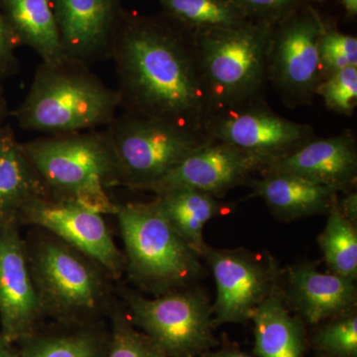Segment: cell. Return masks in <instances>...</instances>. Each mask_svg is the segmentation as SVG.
<instances>
[{
  "instance_id": "484cf974",
  "label": "cell",
  "mask_w": 357,
  "mask_h": 357,
  "mask_svg": "<svg viewBox=\"0 0 357 357\" xmlns=\"http://www.w3.org/2000/svg\"><path fill=\"white\" fill-rule=\"evenodd\" d=\"M109 319L110 337L105 357H167L152 338L131 323L121 300Z\"/></svg>"
},
{
  "instance_id": "3957f363",
  "label": "cell",
  "mask_w": 357,
  "mask_h": 357,
  "mask_svg": "<svg viewBox=\"0 0 357 357\" xmlns=\"http://www.w3.org/2000/svg\"><path fill=\"white\" fill-rule=\"evenodd\" d=\"M119 107L116 89L103 84L89 66L65 58L40 64L13 115L25 130L60 135L107 126Z\"/></svg>"
},
{
  "instance_id": "7c38bea8",
  "label": "cell",
  "mask_w": 357,
  "mask_h": 357,
  "mask_svg": "<svg viewBox=\"0 0 357 357\" xmlns=\"http://www.w3.org/2000/svg\"><path fill=\"white\" fill-rule=\"evenodd\" d=\"M21 227L46 230L86 253L109 270L117 282L126 271V256L117 248L102 215L75 202L44 198L21 211Z\"/></svg>"
},
{
  "instance_id": "d6986e66",
  "label": "cell",
  "mask_w": 357,
  "mask_h": 357,
  "mask_svg": "<svg viewBox=\"0 0 357 357\" xmlns=\"http://www.w3.org/2000/svg\"><path fill=\"white\" fill-rule=\"evenodd\" d=\"M49 194L13 128L0 130V222H18L21 211ZM21 227V225H20Z\"/></svg>"
},
{
  "instance_id": "e575fe53",
  "label": "cell",
  "mask_w": 357,
  "mask_h": 357,
  "mask_svg": "<svg viewBox=\"0 0 357 357\" xmlns=\"http://www.w3.org/2000/svg\"><path fill=\"white\" fill-rule=\"evenodd\" d=\"M7 114H8V109H7L6 100V98H4L1 86H0V130H1V128L4 126L3 123Z\"/></svg>"
},
{
  "instance_id": "cb8c5ba5",
  "label": "cell",
  "mask_w": 357,
  "mask_h": 357,
  "mask_svg": "<svg viewBox=\"0 0 357 357\" xmlns=\"http://www.w3.org/2000/svg\"><path fill=\"white\" fill-rule=\"evenodd\" d=\"M167 17L191 32L238 27L253 20L231 0H159Z\"/></svg>"
},
{
  "instance_id": "4dcf8cb0",
  "label": "cell",
  "mask_w": 357,
  "mask_h": 357,
  "mask_svg": "<svg viewBox=\"0 0 357 357\" xmlns=\"http://www.w3.org/2000/svg\"><path fill=\"white\" fill-rule=\"evenodd\" d=\"M18 42L14 36L6 16L0 10V79L15 74L18 70V60L15 49Z\"/></svg>"
},
{
  "instance_id": "9a60e30c",
  "label": "cell",
  "mask_w": 357,
  "mask_h": 357,
  "mask_svg": "<svg viewBox=\"0 0 357 357\" xmlns=\"http://www.w3.org/2000/svg\"><path fill=\"white\" fill-rule=\"evenodd\" d=\"M65 57L89 66L109 57L121 0H51Z\"/></svg>"
},
{
  "instance_id": "44dd1931",
  "label": "cell",
  "mask_w": 357,
  "mask_h": 357,
  "mask_svg": "<svg viewBox=\"0 0 357 357\" xmlns=\"http://www.w3.org/2000/svg\"><path fill=\"white\" fill-rule=\"evenodd\" d=\"M250 319L255 325L256 356L305 357L306 323L290 314L280 285L256 307Z\"/></svg>"
},
{
  "instance_id": "83f0119b",
  "label": "cell",
  "mask_w": 357,
  "mask_h": 357,
  "mask_svg": "<svg viewBox=\"0 0 357 357\" xmlns=\"http://www.w3.org/2000/svg\"><path fill=\"white\" fill-rule=\"evenodd\" d=\"M317 96L324 98L331 112L351 116L357 105V67H347L326 77Z\"/></svg>"
},
{
  "instance_id": "30bf717a",
  "label": "cell",
  "mask_w": 357,
  "mask_h": 357,
  "mask_svg": "<svg viewBox=\"0 0 357 357\" xmlns=\"http://www.w3.org/2000/svg\"><path fill=\"white\" fill-rule=\"evenodd\" d=\"M204 132L252 159L260 172L316 137L312 126L277 114L264 100L211 114Z\"/></svg>"
},
{
  "instance_id": "6da1fadb",
  "label": "cell",
  "mask_w": 357,
  "mask_h": 357,
  "mask_svg": "<svg viewBox=\"0 0 357 357\" xmlns=\"http://www.w3.org/2000/svg\"><path fill=\"white\" fill-rule=\"evenodd\" d=\"M109 57L124 112L204 131L211 107L191 31L121 14Z\"/></svg>"
},
{
  "instance_id": "603a6c76",
  "label": "cell",
  "mask_w": 357,
  "mask_h": 357,
  "mask_svg": "<svg viewBox=\"0 0 357 357\" xmlns=\"http://www.w3.org/2000/svg\"><path fill=\"white\" fill-rule=\"evenodd\" d=\"M176 232L202 258L208 244L204 241V229L211 218L218 217L227 204L210 194L178 190L155 196L153 199Z\"/></svg>"
},
{
  "instance_id": "f1b7e54d",
  "label": "cell",
  "mask_w": 357,
  "mask_h": 357,
  "mask_svg": "<svg viewBox=\"0 0 357 357\" xmlns=\"http://www.w3.org/2000/svg\"><path fill=\"white\" fill-rule=\"evenodd\" d=\"M319 62L324 79L347 67H357V39L326 27L319 41Z\"/></svg>"
},
{
  "instance_id": "1f68e13d",
  "label": "cell",
  "mask_w": 357,
  "mask_h": 357,
  "mask_svg": "<svg viewBox=\"0 0 357 357\" xmlns=\"http://www.w3.org/2000/svg\"><path fill=\"white\" fill-rule=\"evenodd\" d=\"M344 194V198L337 199V206L347 220H351L354 225H357V192L356 190H351Z\"/></svg>"
},
{
  "instance_id": "277c9868",
  "label": "cell",
  "mask_w": 357,
  "mask_h": 357,
  "mask_svg": "<svg viewBox=\"0 0 357 357\" xmlns=\"http://www.w3.org/2000/svg\"><path fill=\"white\" fill-rule=\"evenodd\" d=\"M53 199L75 202L100 215H116L107 190L117 187L116 161L107 131L49 135L22 143Z\"/></svg>"
},
{
  "instance_id": "4fadbf2b",
  "label": "cell",
  "mask_w": 357,
  "mask_h": 357,
  "mask_svg": "<svg viewBox=\"0 0 357 357\" xmlns=\"http://www.w3.org/2000/svg\"><path fill=\"white\" fill-rule=\"evenodd\" d=\"M18 222H0V325L13 344L34 333L45 317L33 283Z\"/></svg>"
},
{
  "instance_id": "e0dca14e",
  "label": "cell",
  "mask_w": 357,
  "mask_h": 357,
  "mask_svg": "<svg viewBox=\"0 0 357 357\" xmlns=\"http://www.w3.org/2000/svg\"><path fill=\"white\" fill-rule=\"evenodd\" d=\"M285 278L286 287L280 286L286 304L309 325H319L356 310V281L321 273L310 261L289 267Z\"/></svg>"
},
{
  "instance_id": "2e32d148",
  "label": "cell",
  "mask_w": 357,
  "mask_h": 357,
  "mask_svg": "<svg viewBox=\"0 0 357 357\" xmlns=\"http://www.w3.org/2000/svg\"><path fill=\"white\" fill-rule=\"evenodd\" d=\"M264 171L292 174L340 192L354 190L357 182V145L352 131L328 138L314 137Z\"/></svg>"
},
{
  "instance_id": "7402d4cb",
  "label": "cell",
  "mask_w": 357,
  "mask_h": 357,
  "mask_svg": "<svg viewBox=\"0 0 357 357\" xmlns=\"http://www.w3.org/2000/svg\"><path fill=\"white\" fill-rule=\"evenodd\" d=\"M1 4L18 44L36 52L44 63L66 58L51 0H1Z\"/></svg>"
},
{
  "instance_id": "836d02e7",
  "label": "cell",
  "mask_w": 357,
  "mask_h": 357,
  "mask_svg": "<svg viewBox=\"0 0 357 357\" xmlns=\"http://www.w3.org/2000/svg\"><path fill=\"white\" fill-rule=\"evenodd\" d=\"M0 357H20V351L15 344L7 340L0 333Z\"/></svg>"
},
{
  "instance_id": "d4e9b609",
  "label": "cell",
  "mask_w": 357,
  "mask_h": 357,
  "mask_svg": "<svg viewBox=\"0 0 357 357\" xmlns=\"http://www.w3.org/2000/svg\"><path fill=\"white\" fill-rule=\"evenodd\" d=\"M328 215L325 229L318 237L326 265L331 273L356 281V225L342 215L337 202L328 211Z\"/></svg>"
},
{
  "instance_id": "d6a6232c",
  "label": "cell",
  "mask_w": 357,
  "mask_h": 357,
  "mask_svg": "<svg viewBox=\"0 0 357 357\" xmlns=\"http://www.w3.org/2000/svg\"><path fill=\"white\" fill-rule=\"evenodd\" d=\"M199 357H251L244 354L238 347L232 344H225L222 349L215 351H206L202 354Z\"/></svg>"
},
{
  "instance_id": "8fae6325",
  "label": "cell",
  "mask_w": 357,
  "mask_h": 357,
  "mask_svg": "<svg viewBox=\"0 0 357 357\" xmlns=\"http://www.w3.org/2000/svg\"><path fill=\"white\" fill-rule=\"evenodd\" d=\"M203 258L213 272L217 287L213 305L215 326L245 324L256 307L280 285L278 263L268 253L208 245Z\"/></svg>"
},
{
  "instance_id": "7a4b0ae2",
  "label": "cell",
  "mask_w": 357,
  "mask_h": 357,
  "mask_svg": "<svg viewBox=\"0 0 357 357\" xmlns=\"http://www.w3.org/2000/svg\"><path fill=\"white\" fill-rule=\"evenodd\" d=\"M24 239L45 319L59 323H93L109 318L119 301V282L107 268L38 227H32Z\"/></svg>"
},
{
  "instance_id": "ba28073f",
  "label": "cell",
  "mask_w": 357,
  "mask_h": 357,
  "mask_svg": "<svg viewBox=\"0 0 357 357\" xmlns=\"http://www.w3.org/2000/svg\"><path fill=\"white\" fill-rule=\"evenodd\" d=\"M116 293L131 323L154 340L167 357H195L217 347L213 305L199 288L153 299L117 283Z\"/></svg>"
},
{
  "instance_id": "4316f807",
  "label": "cell",
  "mask_w": 357,
  "mask_h": 357,
  "mask_svg": "<svg viewBox=\"0 0 357 357\" xmlns=\"http://www.w3.org/2000/svg\"><path fill=\"white\" fill-rule=\"evenodd\" d=\"M326 321L312 335V349L321 357H357L356 310Z\"/></svg>"
},
{
  "instance_id": "5bb4252c",
  "label": "cell",
  "mask_w": 357,
  "mask_h": 357,
  "mask_svg": "<svg viewBox=\"0 0 357 357\" xmlns=\"http://www.w3.org/2000/svg\"><path fill=\"white\" fill-rule=\"evenodd\" d=\"M259 172V165L252 159L236 148L211 140L144 192L159 196L178 190H194L220 198Z\"/></svg>"
},
{
  "instance_id": "ac0fdd59",
  "label": "cell",
  "mask_w": 357,
  "mask_h": 357,
  "mask_svg": "<svg viewBox=\"0 0 357 357\" xmlns=\"http://www.w3.org/2000/svg\"><path fill=\"white\" fill-rule=\"evenodd\" d=\"M259 174V178H250L248 183L275 217L282 220L328 213L337 202L340 192L333 188L310 182L292 174L272 171Z\"/></svg>"
},
{
  "instance_id": "52a82bcc",
  "label": "cell",
  "mask_w": 357,
  "mask_h": 357,
  "mask_svg": "<svg viewBox=\"0 0 357 357\" xmlns=\"http://www.w3.org/2000/svg\"><path fill=\"white\" fill-rule=\"evenodd\" d=\"M116 161L117 187L144 191L211 142L204 131L124 112L107 126Z\"/></svg>"
},
{
  "instance_id": "8d00e7d4",
  "label": "cell",
  "mask_w": 357,
  "mask_h": 357,
  "mask_svg": "<svg viewBox=\"0 0 357 357\" xmlns=\"http://www.w3.org/2000/svg\"><path fill=\"white\" fill-rule=\"evenodd\" d=\"M318 1H321V0H318Z\"/></svg>"
},
{
  "instance_id": "f546056e",
  "label": "cell",
  "mask_w": 357,
  "mask_h": 357,
  "mask_svg": "<svg viewBox=\"0 0 357 357\" xmlns=\"http://www.w3.org/2000/svg\"><path fill=\"white\" fill-rule=\"evenodd\" d=\"M253 20L276 23L298 8L302 0H231Z\"/></svg>"
},
{
  "instance_id": "5b68a950",
  "label": "cell",
  "mask_w": 357,
  "mask_h": 357,
  "mask_svg": "<svg viewBox=\"0 0 357 357\" xmlns=\"http://www.w3.org/2000/svg\"><path fill=\"white\" fill-rule=\"evenodd\" d=\"M115 217L124 244V275L138 291L160 297L192 287L203 278V258L178 236L154 201L119 204Z\"/></svg>"
},
{
  "instance_id": "8992f818",
  "label": "cell",
  "mask_w": 357,
  "mask_h": 357,
  "mask_svg": "<svg viewBox=\"0 0 357 357\" xmlns=\"http://www.w3.org/2000/svg\"><path fill=\"white\" fill-rule=\"evenodd\" d=\"M275 23L192 32L211 114L264 100L267 57Z\"/></svg>"
},
{
  "instance_id": "ffe728a7",
  "label": "cell",
  "mask_w": 357,
  "mask_h": 357,
  "mask_svg": "<svg viewBox=\"0 0 357 357\" xmlns=\"http://www.w3.org/2000/svg\"><path fill=\"white\" fill-rule=\"evenodd\" d=\"M109 326L93 323L42 324L18 342L20 357H105L109 347Z\"/></svg>"
},
{
  "instance_id": "d590c367",
  "label": "cell",
  "mask_w": 357,
  "mask_h": 357,
  "mask_svg": "<svg viewBox=\"0 0 357 357\" xmlns=\"http://www.w3.org/2000/svg\"><path fill=\"white\" fill-rule=\"evenodd\" d=\"M345 10L351 16H356L357 14V0H342Z\"/></svg>"
},
{
  "instance_id": "9c48e42d",
  "label": "cell",
  "mask_w": 357,
  "mask_h": 357,
  "mask_svg": "<svg viewBox=\"0 0 357 357\" xmlns=\"http://www.w3.org/2000/svg\"><path fill=\"white\" fill-rule=\"evenodd\" d=\"M326 27L312 8H297L273 26L268 48V82L289 109L311 105L324 81L319 41Z\"/></svg>"
}]
</instances>
